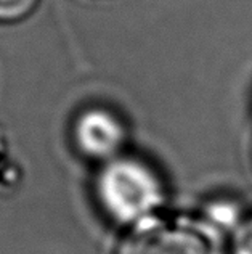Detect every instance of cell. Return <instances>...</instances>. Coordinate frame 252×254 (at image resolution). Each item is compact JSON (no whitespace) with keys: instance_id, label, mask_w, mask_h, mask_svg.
<instances>
[{"instance_id":"6da1fadb","label":"cell","mask_w":252,"mask_h":254,"mask_svg":"<svg viewBox=\"0 0 252 254\" xmlns=\"http://www.w3.org/2000/svg\"><path fill=\"white\" fill-rule=\"evenodd\" d=\"M94 190L104 216L129 229L161 214L167 198L165 182L157 169L130 153H122L101 164Z\"/></svg>"},{"instance_id":"7a4b0ae2","label":"cell","mask_w":252,"mask_h":254,"mask_svg":"<svg viewBox=\"0 0 252 254\" xmlns=\"http://www.w3.org/2000/svg\"><path fill=\"white\" fill-rule=\"evenodd\" d=\"M116 254H227V243L209 216L157 214L130 227Z\"/></svg>"},{"instance_id":"3957f363","label":"cell","mask_w":252,"mask_h":254,"mask_svg":"<svg viewBox=\"0 0 252 254\" xmlns=\"http://www.w3.org/2000/svg\"><path fill=\"white\" fill-rule=\"evenodd\" d=\"M72 143L82 156L103 164L125 153L127 126L116 111L92 106L79 113L72 124Z\"/></svg>"},{"instance_id":"277c9868","label":"cell","mask_w":252,"mask_h":254,"mask_svg":"<svg viewBox=\"0 0 252 254\" xmlns=\"http://www.w3.org/2000/svg\"><path fill=\"white\" fill-rule=\"evenodd\" d=\"M39 0H0V21L15 23L29 15Z\"/></svg>"},{"instance_id":"5b68a950","label":"cell","mask_w":252,"mask_h":254,"mask_svg":"<svg viewBox=\"0 0 252 254\" xmlns=\"http://www.w3.org/2000/svg\"><path fill=\"white\" fill-rule=\"evenodd\" d=\"M231 254H252V212L235 225Z\"/></svg>"},{"instance_id":"8992f818","label":"cell","mask_w":252,"mask_h":254,"mask_svg":"<svg viewBox=\"0 0 252 254\" xmlns=\"http://www.w3.org/2000/svg\"><path fill=\"white\" fill-rule=\"evenodd\" d=\"M251 158H252V148H251Z\"/></svg>"}]
</instances>
